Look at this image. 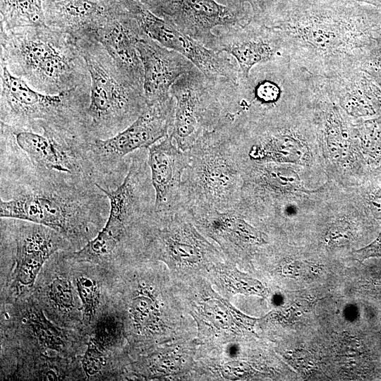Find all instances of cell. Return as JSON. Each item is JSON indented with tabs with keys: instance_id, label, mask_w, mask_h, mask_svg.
<instances>
[{
	"instance_id": "2",
	"label": "cell",
	"mask_w": 381,
	"mask_h": 381,
	"mask_svg": "<svg viewBox=\"0 0 381 381\" xmlns=\"http://www.w3.org/2000/svg\"><path fill=\"white\" fill-rule=\"evenodd\" d=\"M222 129L229 135L243 163L296 165L329 181L312 94L282 109Z\"/></svg>"
},
{
	"instance_id": "21",
	"label": "cell",
	"mask_w": 381,
	"mask_h": 381,
	"mask_svg": "<svg viewBox=\"0 0 381 381\" xmlns=\"http://www.w3.org/2000/svg\"><path fill=\"white\" fill-rule=\"evenodd\" d=\"M34 224L18 239L15 282L20 288L31 287L42 265L61 248V234L45 226Z\"/></svg>"
},
{
	"instance_id": "7",
	"label": "cell",
	"mask_w": 381,
	"mask_h": 381,
	"mask_svg": "<svg viewBox=\"0 0 381 381\" xmlns=\"http://www.w3.org/2000/svg\"><path fill=\"white\" fill-rule=\"evenodd\" d=\"M90 85L55 95L37 91L1 62V123L28 128L47 125L90 135Z\"/></svg>"
},
{
	"instance_id": "9",
	"label": "cell",
	"mask_w": 381,
	"mask_h": 381,
	"mask_svg": "<svg viewBox=\"0 0 381 381\" xmlns=\"http://www.w3.org/2000/svg\"><path fill=\"white\" fill-rule=\"evenodd\" d=\"M64 179L37 176V181L19 186L13 196L1 198L0 217L49 227L68 235L78 229L93 208L92 194Z\"/></svg>"
},
{
	"instance_id": "28",
	"label": "cell",
	"mask_w": 381,
	"mask_h": 381,
	"mask_svg": "<svg viewBox=\"0 0 381 381\" xmlns=\"http://www.w3.org/2000/svg\"><path fill=\"white\" fill-rule=\"evenodd\" d=\"M50 301L59 310H70L74 306V296L71 283L64 277H56L49 286Z\"/></svg>"
},
{
	"instance_id": "22",
	"label": "cell",
	"mask_w": 381,
	"mask_h": 381,
	"mask_svg": "<svg viewBox=\"0 0 381 381\" xmlns=\"http://www.w3.org/2000/svg\"><path fill=\"white\" fill-rule=\"evenodd\" d=\"M1 29L46 25L42 0H1Z\"/></svg>"
},
{
	"instance_id": "4",
	"label": "cell",
	"mask_w": 381,
	"mask_h": 381,
	"mask_svg": "<svg viewBox=\"0 0 381 381\" xmlns=\"http://www.w3.org/2000/svg\"><path fill=\"white\" fill-rule=\"evenodd\" d=\"M327 181L296 165L243 163L241 197L235 210L258 226L309 219Z\"/></svg>"
},
{
	"instance_id": "31",
	"label": "cell",
	"mask_w": 381,
	"mask_h": 381,
	"mask_svg": "<svg viewBox=\"0 0 381 381\" xmlns=\"http://www.w3.org/2000/svg\"><path fill=\"white\" fill-rule=\"evenodd\" d=\"M40 315L35 316L32 320V326L37 336L42 341L45 342L49 346L56 347L61 342L60 334L45 321Z\"/></svg>"
},
{
	"instance_id": "20",
	"label": "cell",
	"mask_w": 381,
	"mask_h": 381,
	"mask_svg": "<svg viewBox=\"0 0 381 381\" xmlns=\"http://www.w3.org/2000/svg\"><path fill=\"white\" fill-rule=\"evenodd\" d=\"M116 0H55L43 2L46 24L74 40L90 34L108 16Z\"/></svg>"
},
{
	"instance_id": "34",
	"label": "cell",
	"mask_w": 381,
	"mask_h": 381,
	"mask_svg": "<svg viewBox=\"0 0 381 381\" xmlns=\"http://www.w3.org/2000/svg\"><path fill=\"white\" fill-rule=\"evenodd\" d=\"M262 0H238L239 4L244 6L245 3H249L252 10L254 11L260 4Z\"/></svg>"
},
{
	"instance_id": "24",
	"label": "cell",
	"mask_w": 381,
	"mask_h": 381,
	"mask_svg": "<svg viewBox=\"0 0 381 381\" xmlns=\"http://www.w3.org/2000/svg\"><path fill=\"white\" fill-rule=\"evenodd\" d=\"M353 188L373 218L381 219V166L370 170Z\"/></svg>"
},
{
	"instance_id": "14",
	"label": "cell",
	"mask_w": 381,
	"mask_h": 381,
	"mask_svg": "<svg viewBox=\"0 0 381 381\" xmlns=\"http://www.w3.org/2000/svg\"><path fill=\"white\" fill-rule=\"evenodd\" d=\"M176 101L166 99L147 105L143 112L127 128L114 135L93 138L88 145L90 159L95 167L116 166L124 157L149 147L168 135L174 123Z\"/></svg>"
},
{
	"instance_id": "33",
	"label": "cell",
	"mask_w": 381,
	"mask_h": 381,
	"mask_svg": "<svg viewBox=\"0 0 381 381\" xmlns=\"http://www.w3.org/2000/svg\"><path fill=\"white\" fill-rule=\"evenodd\" d=\"M341 1L351 2V3L364 2V3L373 4L374 6H381V0H341Z\"/></svg>"
},
{
	"instance_id": "30",
	"label": "cell",
	"mask_w": 381,
	"mask_h": 381,
	"mask_svg": "<svg viewBox=\"0 0 381 381\" xmlns=\"http://www.w3.org/2000/svg\"><path fill=\"white\" fill-rule=\"evenodd\" d=\"M104 351L90 339L82 360V365L87 376L98 373L105 364Z\"/></svg>"
},
{
	"instance_id": "13",
	"label": "cell",
	"mask_w": 381,
	"mask_h": 381,
	"mask_svg": "<svg viewBox=\"0 0 381 381\" xmlns=\"http://www.w3.org/2000/svg\"><path fill=\"white\" fill-rule=\"evenodd\" d=\"M140 1L153 13L214 50L216 28L243 24L252 17L240 4L226 6L215 0Z\"/></svg>"
},
{
	"instance_id": "15",
	"label": "cell",
	"mask_w": 381,
	"mask_h": 381,
	"mask_svg": "<svg viewBox=\"0 0 381 381\" xmlns=\"http://www.w3.org/2000/svg\"><path fill=\"white\" fill-rule=\"evenodd\" d=\"M215 30L214 50L225 52L236 61L240 80L247 79L255 66L284 59L279 39L253 17L243 24Z\"/></svg>"
},
{
	"instance_id": "32",
	"label": "cell",
	"mask_w": 381,
	"mask_h": 381,
	"mask_svg": "<svg viewBox=\"0 0 381 381\" xmlns=\"http://www.w3.org/2000/svg\"><path fill=\"white\" fill-rule=\"evenodd\" d=\"M353 258L359 261L375 257H381V228L377 237L370 244L355 250L351 253Z\"/></svg>"
},
{
	"instance_id": "18",
	"label": "cell",
	"mask_w": 381,
	"mask_h": 381,
	"mask_svg": "<svg viewBox=\"0 0 381 381\" xmlns=\"http://www.w3.org/2000/svg\"><path fill=\"white\" fill-rule=\"evenodd\" d=\"M147 150L155 193L154 210L180 206L183 176L189 162L188 152L181 150L169 134Z\"/></svg>"
},
{
	"instance_id": "10",
	"label": "cell",
	"mask_w": 381,
	"mask_h": 381,
	"mask_svg": "<svg viewBox=\"0 0 381 381\" xmlns=\"http://www.w3.org/2000/svg\"><path fill=\"white\" fill-rule=\"evenodd\" d=\"M237 84L224 77L206 76L195 67L173 84L175 99L174 123L169 135L187 152L204 133L223 126L228 97Z\"/></svg>"
},
{
	"instance_id": "19",
	"label": "cell",
	"mask_w": 381,
	"mask_h": 381,
	"mask_svg": "<svg viewBox=\"0 0 381 381\" xmlns=\"http://www.w3.org/2000/svg\"><path fill=\"white\" fill-rule=\"evenodd\" d=\"M144 72L143 90L147 105L168 98L173 84L195 66L180 53L145 35L137 43Z\"/></svg>"
},
{
	"instance_id": "5",
	"label": "cell",
	"mask_w": 381,
	"mask_h": 381,
	"mask_svg": "<svg viewBox=\"0 0 381 381\" xmlns=\"http://www.w3.org/2000/svg\"><path fill=\"white\" fill-rule=\"evenodd\" d=\"M187 152L180 205L186 209L235 210L243 185V162L227 132L204 133Z\"/></svg>"
},
{
	"instance_id": "1",
	"label": "cell",
	"mask_w": 381,
	"mask_h": 381,
	"mask_svg": "<svg viewBox=\"0 0 381 381\" xmlns=\"http://www.w3.org/2000/svg\"><path fill=\"white\" fill-rule=\"evenodd\" d=\"M252 17L277 37L283 58L312 78L357 69L365 29L357 3L264 0Z\"/></svg>"
},
{
	"instance_id": "17",
	"label": "cell",
	"mask_w": 381,
	"mask_h": 381,
	"mask_svg": "<svg viewBox=\"0 0 381 381\" xmlns=\"http://www.w3.org/2000/svg\"><path fill=\"white\" fill-rule=\"evenodd\" d=\"M195 226L216 241L230 255L250 252L270 243V236L236 210L186 209Z\"/></svg>"
},
{
	"instance_id": "23",
	"label": "cell",
	"mask_w": 381,
	"mask_h": 381,
	"mask_svg": "<svg viewBox=\"0 0 381 381\" xmlns=\"http://www.w3.org/2000/svg\"><path fill=\"white\" fill-rule=\"evenodd\" d=\"M352 120V119H351ZM355 143L369 171L381 166V118L352 120Z\"/></svg>"
},
{
	"instance_id": "29",
	"label": "cell",
	"mask_w": 381,
	"mask_h": 381,
	"mask_svg": "<svg viewBox=\"0 0 381 381\" xmlns=\"http://www.w3.org/2000/svg\"><path fill=\"white\" fill-rule=\"evenodd\" d=\"M156 308L153 300L146 296L135 297L131 304V313L135 324L142 328H149L155 320Z\"/></svg>"
},
{
	"instance_id": "12",
	"label": "cell",
	"mask_w": 381,
	"mask_h": 381,
	"mask_svg": "<svg viewBox=\"0 0 381 381\" xmlns=\"http://www.w3.org/2000/svg\"><path fill=\"white\" fill-rule=\"evenodd\" d=\"M122 1L146 36L186 57L206 76L224 77L238 83L239 67L231 55L207 48L171 22L153 13L140 0Z\"/></svg>"
},
{
	"instance_id": "11",
	"label": "cell",
	"mask_w": 381,
	"mask_h": 381,
	"mask_svg": "<svg viewBox=\"0 0 381 381\" xmlns=\"http://www.w3.org/2000/svg\"><path fill=\"white\" fill-rule=\"evenodd\" d=\"M313 107L328 180L352 188L370 171L356 147L352 120L320 89Z\"/></svg>"
},
{
	"instance_id": "16",
	"label": "cell",
	"mask_w": 381,
	"mask_h": 381,
	"mask_svg": "<svg viewBox=\"0 0 381 381\" xmlns=\"http://www.w3.org/2000/svg\"><path fill=\"white\" fill-rule=\"evenodd\" d=\"M87 35L104 47L122 72L143 85V67L136 46L145 35L122 0H116L108 16Z\"/></svg>"
},
{
	"instance_id": "26",
	"label": "cell",
	"mask_w": 381,
	"mask_h": 381,
	"mask_svg": "<svg viewBox=\"0 0 381 381\" xmlns=\"http://www.w3.org/2000/svg\"><path fill=\"white\" fill-rule=\"evenodd\" d=\"M76 287L83 305V319L90 324L99 303L100 292L97 282L82 276L77 279Z\"/></svg>"
},
{
	"instance_id": "35",
	"label": "cell",
	"mask_w": 381,
	"mask_h": 381,
	"mask_svg": "<svg viewBox=\"0 0 381 381\" xmlns=\"http://www.w3.org/2000/svg\"><path fill=\"white\" fill-rule=\"evenodd\" d=\"M42 2H46V1H55V0H42Z\"/></svg>"
},
{
	"instance_id": "3",
	"label": "cell",
	"mask_w": 381,
	"mask_h": 381,
	"mask_svg": "<svg viewBox=\"0 0 381 381\" xmlns=\"http://www.w3.org/2000/svg\"><path fill=\"white\" fill-rule=\"evenodd\" d=\"M1 62L34 90L49 95L90 85L84 57L68 34L48 26L1 29Z\"/></svg>"
},
{
	"instance_id": "8",
	"label": "cell",
	"mask_w": 381,
	"mask_h": 381,
	"mask_svg": "<svg viewBox=\"0 0 381 381\" xmlns=\"http://www.w3.org/2000/svg\"><path fill=\"white\" fill-rule=\"evenodd\" d=\"M88 134L40 125L32 128L1 123V142L20 151L37 176L73 181L90 180L93 164Z\"/></svg>"
},
{
	"instance_id": "27",
	"label": "cell",
	"mask_w": 381,
	"mask_h": 381,
	"mask_svg": "<svg viewBox=\"0 0 381 381\" xmlns=\"http://www.w3.org/2000/svg\"><path fill=\"white\" fill-rule=\"evenodd\" d=\"M222 276L226 284L235 292L260 296H265L267 293L260 282L237 270H227Z\"/></svg>"
},
{
	"instance_id": "6",
	"label": "cell",
	"mask_w": 381,
	"mask_h": 381,
	"mask_svg": "<svg viewBox=\"0 0 381 381\" xmlns=\"http://www.w3.org/2000/svg\"><path fill=\"white\" fill-rule=\"evenodd\" d=\"M90 76L87 109L94 138L104 139L130 126L147 107L143 85L121 71L104 47L91 36L74 40Z\"/></svg>"
},
{
	"instance_id": "25",
	"label": "cell",
	"mask_w": 381,
	"mask_h": 381,
	"mask_svg": "<svg viewBox=\"0 0 381 381\" xmlns=\"http://www.w3.org/2000/svg\"><path fill=\"white\" fill-rule=\"evenodd\" d=\"M122 331L121 320L117 317L108 314L98 320L90 339L105 351L118 344L121 338Z\"/></svg>"
}]
</instances>
